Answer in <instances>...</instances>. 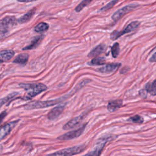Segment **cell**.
I'll list each match as a JSON object with an SVG mask.
<instances>
[{"label":"cell","mask_w":156,"mask_h":156,"mask_svg":"<svg viewBox=\"0 0 156 156\" xmlns=\"http://www.w3.org/2000/svg\"><path fill=\"white\" fill-rule=\"evenodd\" d=\"M48 29H49L48 24L44 22H41L35 27L34 30L37 32H42L44 31H46Z\"/></svg>","instance_id":"44dd1931"},{"label":"cell","mask_w":156,"mask_h":156,"mask_svg":"<svg viewBox=\"0 0 156 156\" xmlns=\"http://www.w3.org/2000/svg\"><path fill=\"white\" fill-rule=\"evenodd\" d=\"M105 63V58L103 57H96L91 60L90 64L91 65H102Z\"/></svg>","instance_id":"7402d4cb"},{"label":"cell","mask_w":156,"mask_h":156,"mask_svg":"<svg viewBox=\"0 0 156 156\" xmlns=\"http://www.w3.org/2000/svg\"><path fill=\"white\" fill-rule=\"evenodd\" d=\"M92 1V0H83L75 9V10L77 12H79L80 11H81L84 7H85L86 6H87Z\"/></svg>","instance_id":"cb8c5ba5"},{"label":"cell","mask_w":156,"mask_h":156,"mask_svg":"<svg viewBox=\"0 0 156 156\" xmlns=\"http://www.w3.org/2000/svg\"><path fill=\"white\" fill-rule=\"evenodd\" d=\"M122 105V101L120 99L110 101L107 105V109L109 112H115Z\"/></svg>","instance_id":"2e32d148"},{"label":"cell","mask_w":156,"mask_h":156,"mask_svg":"<svg viewBox=\"0 0 156 156\" xmlns=\"http://www.w3.org/2000/svg\"><path fill=\"white\" fill-rule=\"evenodd\" d=\"M86 126H87V124H83L79 128L76 129L74 130H71L70 132H66V133L59 136L57 138V140H60V141H65V140H72V139L77 138L80 135L82 134V133L83 132V131L86 127Z\"/></svg>","instance_id":"5b68a950"},{"label":"cell","mask_w":156,"mask_h":156,"mask_svg":"<svg viewBox=\"0 0 156 156\" xmlns=\"http://www.w3.org/2000/svg\"><path fill=\"white\" fill-rule=\"evenodd\" d=\"M106 45L104 44H100L93 49L88 54V57H95L102 53H104L106 50Z\"/></svg>","instance_id":"4fadbf2b"},{"label":"cell","mask_w":156,"mask_h":156,"mask_svg":"<svg viewBox=\"0 0 156 156\" xmlns=\"http://www.w3.org/2000/svg\"><path fill=\"white\" fill-rule=\"evenodd\" d=\"M20 87L23 88L27 92V96L24 99L29 100L35 97L41 92L47 90V87L42 83H20Z\"/></svg>","instance_id":"6da1fadb"},{"label":"cell","mask_w":156,"mask_h":156,"mask_svg":"<svg viewBox=\"0 0 156 156\" xmlns=\"http://www.w3.org/2000/svg\"><path fill=\"white\" fill-rule=\"evenodd\" d=\"M146 90L148 91L151 95H156V79L152 82L151 83H149L146 86Z\"/></svg>","instance_id":"ffe728a7"},{"label":"cell","mask_w":156,"mask_h":156,"mask_svg":"<svg viewBox=\"0 0 156 156\" xmlns=\"http://www.w3.org/2000/svg\"><path fill=\"white\" fill-rule=\"evenodd\" d=\"M138 6V5L136 4H130L124 6V7L118 10L116 12H115L113 13V15H112V18L114 21H116L119 20V19H121L126 14L128 13L130 11L133 10Z\"/></svg>","instance_id":"8992f818"},{"label":"cell","mask_w":156,"mask_h":156,"mask_svg":"<svg viewBox=\"0 0 156 156\" xmlns=\"http://www.w3.org/2000/svg\"><path fill=\"white\" fill-rule=\"evenodd\" d=\"M35 8H34L33 9L29 10L28 12H27L26 14H24L23 16H21L20 18L18 20V21L20 23H24L27 21H29L34 16L35 12Z\"/></svg>","instance_id":"ac0fdd59"},{"label":"cell","mask_w":156,"mask_h":156,"mask_svg":"<svg viewBox=\"0 0 156 156\" xmlns=\"http://www.w3.org/2000/svg\"><path fill=\"white\" fill-rule=\"evenodd\" d=\"M85 145L73 146L61 149L44 156H73L82 152L85 150Z\"/></svg>","instance_id":"3957f363"},{"label":"cell","mask_w":156,"mask_h":156,"mask_svg":"<svg viewBox=\"0 0 156 156\" xmlns=\"http://www.w3.org/2000/svg\"><path fill=\"white\" fill-rule=\"evenodd\" d=\"M14 55L15 52L12 50H4L0 51V63L9 61Z\"/></svg>","instance_id":"9a60e30c"},{"label":"cell","mask_w":156,"mask_h":156,"mask_svg":"<svg viewBox=\"0 0 156 156\" xmlns=\"http://www.w3.org/2000/svg\"><path fill=\"white\" fill-rule=\"evenodd\" d=\"M7 115V113L6 112V111H4L0 113V124H1V122H2V121L4 120V119L5 118Z\"/></svg>","instance_id":"83f0119b"},{"label":"cell","mask_w":156,"mask_h":156,"mask_svg":"<svg viewBox=\"0 0 156 156\" xmlns=\"http://www.w3.org/2000/svg\"><path fill=\"white\" fill-rule=\"evenodd\" d=\"M29 59V54L27 53H21L19 54L13 61V63L21 65H24L27 63Z\"/></svg>","instance_id":"e0dca14e"},{"label":"cell","mask_w":156,"mask_h":156,"mask_svg":"<svg viewBox=\"0 0 156 156\" xmlns=\"http://www.w3.org/2000/svg\"><path fill=\"white\" fill-rule=\"evenodd\" d=\"M44 35H38V36H36L35 37H34L32 40V41L30 43V44L27 45V46H26L25 48H24L23 49V50H29V49H35V48H37L40 43L41 42V41L43 40V39L44 38Z\"/></svg>","instance_id":"5bb4252c"},{"label":"cell","mask_w":156,"mask_h":156,"mask_svg":"<svg viewBox=\"0 0 156 156\" xmlns=\"http://www.w3.org/2000/svg\"><path fill=\"white\" fill-rule=\"evenodd\" d=\"M18 94V93L14 92V93H12L11 94H9V95H7V96H5L3 98L0 99V108L4 105L7 104L8 102H10L11 101L14 99Z\"/></svg>","instance_id":"d6986e66"},{"label":"cell","mask_w":156,"mask_h":156,"mask_svg":"<svg viewBox=\"0 0 156 156\" xmlns=\"http://www.w3.org/2000/svg\"><path fill=\"white\" fill-rule=\"evenodd\" d=\"M119 0H112L110 2H108L107 4H106L105 6H104L102 8L100 9L101 12H104L107 10H109L112 7H113Z\"/></svg>","instance_id":"d4e9b609"},{"label":"cell","mask_w":156,"mask_h":156,"mask_svg":"<svg viewBox=\"0 0 156 156\" xmlns=\"http://www.w3.org/2000/svg\"><path fill=\"white\" fill-rule=\"evenodd\" d=\"M140 24V23L139 21H135L131 22L129 23L121 31H114L111 35H110V39L113 40H115L119 38L121 35H123L129 33L134 30H135Z\"/></svg>","instance_id":"277c9868"},{"label":"cell","mask_w":156,"mask_h":156,"mask_svg":"<svg viewBox=\"0 0 156 156\" xmlns=\"http://www.w3.org/2000/svg\"><path fill=\"white\" fill-rule=\"evenodd\" d=\"M2 150V145L0 144V153L1 152Z\"/></svg>","instance_id":"4dcf8cb0"},{"label":"cell","mask_w":156,"mask_h":156,"mask_svg":"<svg viewBox=\"0 0 156 156\" xmlns=\"http://www.w3.org/2000/svg\"><path fill=\"white\" fill-rule=\"evenodd\" d=\"M83 118V115H80L72 118L63 126V129L64 130H68L74 127L75 126H77L82 121Z\"/></svg>","instance_id":"8fae6325"},{"label":"cell","mask_w":156,"mask_h":156,"mask_svg":"<svg viewBox=\"0 0 156 156\" xmlns=\"http://www.w3.org/2000/svg\"><path fill=\"white\" fill-rule=\"evenodd\" d=\"M7 34H8V32L7 31L0 30V40L3 39L4 38L6 37Z\"/></svg>","instance_id":"4316f807"},{"label":"cell","mask_w":156,"mask_h":156,"mask_svg":"<svg viewBox=\"0 0 156 156\" xmlns=\"http://www.w3.org/2000/svg\"><path fill=\"white\" fill-rule=\"evenodd\" d=\"M19 120L10 122L0 128V140L4 138L7 135L10 133L12 129L16 125Z\"/></svg>","instance_id":"9c48e42d"},{"label":"cell","mask_w":156,"mask_h":156,"mask_svg":"<svg viewBox=\"0 0 156 156\" xmlns=\"http://www.w3.org/2000/svg\"><path fill=\"white\" fill-rule=\"evenodd\" d=\"M112 55L113 58L117 57L119 53V46L118 43H115L111 48Z\"/></svg>","instance_id":"603a6c76"},{"label":"cell","mask_w":156,"mask_h":156,"mask_svg":"<svg viewBox=\"0 0 156 156\" xmlns=\"http://www.w3.org/2000/svg\"><path fill=\"white\" fill-rule=\"evenodd\" d=\"M17 1L20 2H33L37 0H17Z\"/></svg>","instance_id":"f546056e"},{"label":"cell","mask_w":156,"mask_h":156,"mask_svg":"<svg viewBox=\"0 0 156 156\" xmlns=\"http://www.w3.org/2000/svg\"><path fill=\"white\" fill-rule=\"evenodd\" d=\"M65 108L64 105H59L51 109V110L48 114V118L49 120L53 121L57 118L61 113L63 112Z\"/></svg>","instance_id":"30bf717a"},{"label":"cell","mask_w":156,"mask_h":156,"mask_svg":"<svg viewBox=\"0 0 156 156\" xmlns=\"http://www.w3.org/2000/svg\"><path fill=\"white\" fill-rule=\"evenodd\" d=\"M107 141L108 139L105 140L104 138H101L97 143L95 149L93 151L90 152L83 156H100V154Z\"/></svg>","instance_id":"ba28073f"},{"label":"cell","mask_w":156,"mask_h":156,"mask_svg":"<svg viewBox=\"0 0 156 156\" xmlns=\"http://www.w3.org/2000/svg\"><path fill=\"white\" fill-rule=\"evenodd\" d=\"M121 66V63H108L98 69L99 71L102 73H109L115 71L118 69Z\"/></svg>","instance_id":"7c38bea8"},{"label":"cell","mask_w":156,"mask_h":156,"mask_svg":"<svg viewBox=\"0 0 156 156\" xmlns=\"http://www.w3.org/2000/svg\"><path fill=\"white\" fill-rule=\"evenodd\" d=\"M17 21L14 16H5L0 21V30L9 32L16 24Z\"/></svg>","instance_id":"52a82bcc"},{"label":"cell","mask_w":156,"mask_h":156,"mask_svg":"<svg viewBox=\"0 0 156 156\" xmlns=\"http://www.w3.org/2000/svg\"><path fill=\"white\" fill-rule=\"evenodd\" d=\"M128 120L135 123H142L144 121L143 118L139 115H135L133 116H132Z\"/></svg>","instance_id":"484cf974"},{"label":"cell","mask_w":156,"mask_h":156,"mask_svg":"<svg viewBox=\"0 0 156 156\" xmlns=\"http://www.w3.org/2000/svg\"><path fill=\"white\" fill-rule=\"evenodd\" d=\"M149 61L151 62H156V52H155L150 58Z\"/></svg>","instance_id":"f1b7e54d"},{"label":"cell","mask_w":156,"mask_h":156,"mask_svg":"<svg viewBox=\"0 0 156 156\" xmlns=\"http://www.w3.org/2000/svg\"><path fill=\"white\" fill-rule=\"evenodd\" d=\"M69 96H65V97L60 98L58 99H53V100H49V101H35L30 102L24 105L25 109L27 110H33V109H38V108H43L46 107H49L51 106H53L55 104H57L63 101L66 97Z\"/></svg>","instance_id":"7a4b0ae2"}]
</instances>
